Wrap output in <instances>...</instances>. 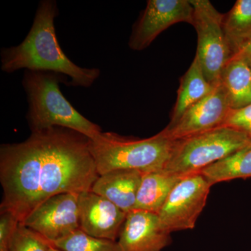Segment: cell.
Here are the masks:
<instances>
[{
  "label": "cell",
  "mask_w": 251,
  "mask_h": 251,
  "mask_svg": "<svg viewBox=\"0 0 251 251\" xmlns=\"http://www.w3.org/2000/svg\"><path fill=\"white\" fill-rule=\"evenodd\" d=\"M158 214L133 209L127 213L119 236L122 251H161L172 242Z\"/></svg>",
  "instance_id": "7c38bea8"
},
{
  "label": "cell",
  "mask_w": 251,
  "mask_h": 251,
  "mask_svg": "<svg viewBox=\"0 0 251 251\" xmlns=\"http://www.w3.org/2000/svg\"><path fill=\"white\" fill-rule=\"evenodd\" d=\"M52 247V243L40 234L19 223L13 235L9 251H49Z\"/></svg>",
  "instance_id": "ffe728a7"
},
{
  "label": "cell",
  "mask_w": 251,
  "mask_h": 251,
  "mask_svg": "<svg viewBox=\"0 0 251 251\" xmlns=\"http://www.w3.org/2000/svg\"><path fill=\"white\" fill-rule=\"evenodd\" d=\"M211 186L201 173L182 176L158 213L163 227L170 233L194 228Z\"/></svg>",
  "instance_id": "52a82bcc"
},
{
  "label": "cell",
  "mask_w": 251,
  "mask_h": 251,
  "mask_svg": "<svg viewBox=\"0 0 251 251\" xmlns=\"http://www.w3.org/2000/svg\"><path fill=\"white\" fill-rule=\"evenodd\" d=\"M251 139L232 127L217 128L175 140L171 158L164 171L182 176L201 171L246 148Z\"/></svg>",
  "instance_id": "5b68a950"
},
{
  "label": "cell",
  "mask_w": 251,
  "mask_h": 251,
  "mask_svg": "<svg viewBox=\"0 0 251 251\" xmlns=\"http://www.w3.org/2000/svg\"><path fill=\"white\" fill-rule=\"evenodd\" d=\"M52 245L62 251H122L117 242L92 237L81 229Z\"/></svg>",
  "instance_id": "d6986e66"
},
{
  "label": "cell",
  "mask_w": 251,
  "mask_h": 251,
  "mask_svg": "<svg viewBox=\"0 0 251 251\" xmlns=\"http://www.w3.org/2000/svg\"><path fill=\"white\" fill-rule=\"evenodd\" d=\"M181 178L164 170L143 173L134 209L158 214Z\"/></svg>",
  "instance_id": "9a60e30c"
},
{
  "label": "cell",
  "mask_w": 251,
  "mask_h": 251,
  "mask_svg": "<svg viewBox=\"0 0 251 251\" xmlns=\"http://www.w3.org/2000/svg\"><path fill=\"white\" fill-rule=\"evenodd\" d=\"M78 196L61 193L49 198L22 224L53 244L80 229Z\"/></svg>",
  "instance_id": "9c48e42d"
},
{
  "label": "cell",
  "mask_w": 251,
  "mask_h": 251,
  "mask_svg": "<svg viewBox=\"0 0 251 251\" xmlns=\"http://www.w3.org/2000/svg\"><path fill=\"white\" fill-rule=\"evenodd\" d=\"M67 77L53 72L25 71L23 86L27 94V120L31 132L59 126L78 132L90 139L101 133L99 125L77 112L61 92Z\"/></svg>",
  "instance_id": "3957f363"
},
{
  "label": "cell",
  "mask_w": 251,
  "mask_h": 251,
  "mask_svg": "<svg viewBox=\"0 0 251 251\" xmlns=\"http://www.w3.org/2000/svg\"><path fill=\"white\" fill-rule=\"evenodd\" d=\"M224 126L235 128L251 139V104L237 110L232 109Z\"/></svg>",
  "instance_id": "44dd1931"
},
{
  "label": "cell",
  "mask_w": 251,
  "mask_h": 251,
  "mask_svg": "<svg viewBox=\"0 0 251 251\" xmlns=\"http://www.w3.org/2000/svg\"><path fill=\"white\" fill-rule=\"evenodd\" d=\"M224 29L232 56L251 39V0H238L224 14Z\"/></svg>",
  "instance_id": "ac0fdd59"
},
{
  "label": "cell",
  "mask_w": 251,
  "mask_h": 251,
  "mask_svg": "<svg viewBox=\"0 0 251 251\" xmlns=\"http://www.w3.org/2000/svg\"><path fill=\"white\" fill-rule=\"evenodd\" d=\"M236 55L242 58L251 68V39Z\"/></svg>",
  "instance_id": "603a6c76"
},
{
  "label": "cell",
  "mask_w": 251,
  "mask_h": 251,
  "mask_svg": "<svg viewBox=\"0 0 251 251\" xmlns=\"http://www.w3.org/2000/svg\"><path fill=\"white\" fill-rule=\"evenodd\" d=\"M99 176L90 138L59 126L31 132L25 141L0 147V213L23 223L49 198L91 191Z\"/></svg>",
  "instance_id": "6da1fadb"
},
{
  "label": "cell",
  "mask_w": 251,
  "mask_h": 251,
  "mask_svg": "<svg viewBox=\"0 0 251 251\" xmlns=\"http://www.w3.org/2000/svg\"><path fill=\"white\" fill-rule=\"evenodd\" d=\"M19 224L9 213H0V251H9L15 230Z\"/></svg>",
  "instance_id": "7402d4cb"
},
{
  "label": "cell",
  "mask_w": 251,
  "mask_h": 251,
  "mask_svg": "<svg viewBox=\"0 0 251 251\" xmlns=\"http://www.w3.org/2000/svg\"><path fill=\"white\" fill-rule=\"evenodd\" d=\"M49 251H62L59 250V249H57V248L52 247V248H51L50 249Z\"/></svg>",
  "instance_id": "cb8c5ba5"
},
{
  "label": "cell",
  "mask_w": 251,
  "mask_h": 251,
  "mask_svg": "<svg viewBox=\"0 0 251 251\" xmlns=\"http://www.w3.org/2000/svg\"><path fill=\"white\" fill-rule=\"evenodd\" d=\"M193 7L192 25L198 34V57L206 80L216 86L221 82L226 64L233 57L224 29V14L209 0H190Z\"/></svg>",
  "instance_id": "8992f818"
},
{
  "label": "cell",
  "mask_w": 251,
  "mask_h": 251,
  "mask_svg": "<svg viewBox=\"0 0 251 251\" xmlns=\"http://www.w3.org/2000/svg\"><path fill=\"white\" fill-rule=\"evenodd\" d=\"M232 110L228 95L221 82L210 94L185 112L173 126L164 130L176 140L224 126Z\"/></svg>",
  "instance_id": "30bf717a"
},
{
  "label": "cell",
  "mask_w": 251,
  "mask_h": 251,
  "mask_svg": "<svg viewBox=\"0 0 251 251\" xmlns=\"http://www.w3.org/2000/svg\"><path fill=\"white\" fill-rule=\"evenodd\" d=\"M213 186L218 183L251 178V144L201 171Z\"/></svg>",
  "instance_id": "e0dca14e"
},
{
  "label": "cell",
  "mask_w": 251,
  "mask_h": 251,
  "mask_svg": "<svg viewBox=\"0 0 251 251\" xmlns=\"http://www.w3.org/2000/svg\"><path fill=\"white\" fill-rule=\"evenodd\" d=\"M174 143L164 129L145 139L102 131L90 139V150L99 175L115 170L148 173L164 169Z\"/></svg>",
  "instance_id": "277c9868"
},
{
  "label": "cell",
  "mask_w": 251,
  "mask_h": 251,
  "mask_svg": "<svg viewBox=\"0 0 251 251\" xmlns=\"http://www.w3.org/2000/svg\"><path fill=\"white\" fill-rule=\"evenodd\" d=\"M214 87L215 86L211 85L206 80L199 60L196 56L191 67L180 80L177 98L168 126L175 125L185 112L210 94Z\"/></svg>",
  "instance_id": "5bb4252c"
},
{
  "label": "cell",
  "mask_w": 251,
  "mask_h": 251,
  "mask_svg": "<svg viewBox=\"0 0 251 251\" xmlns=\"http://www.w3.org/2000/svg\"><path fill=\"white\" fill-rule=\"evenodd\" d=\"M78 206L81 230L92 237L117 242L126 213L92 191L79 194Z\"/></svg>",
  "instance_id": "8fae6325"
},
{
  "label": "cell",
  "mask_w": 251,
  "mask_h": 251,
  "mask_svg": "<svg viewBox=\"0 0 251 251\" xmlns=\"http://www.w3.org/2000/svg\"><path fill=\"white\" fill-rule=\"evenodd\" d=\"M221 82L228 95L232 110L251 104V68L238 56L226 64Z\"/></svg>",
  "instance_id": "2e32d148"
},
{
  "label": "cell",
  "mask_w": 251,
  "mask_h": 251,
  "mask_svg": "<svg viewBox=\"0 0 251 251\" xmlns=\"http://www.w3.org/2000/svg\"><path fill=\"white\" fill-rule=\"evenodd\" d=\"M57 15L55 1H41L25 39L18 46L1 49V71L8 74L23 69L53 72L69 77L70 87H90L98 79L100 70L79 67L66 55L56 35Z\"/></svg>",
  "instance_id": "7a4b0ae2"
},
{
  "label": "cell",
  "mask_w": 251,
  "mask_h": 251,
  "mask_svg": "<svg viewBox=\"0 0 251 251\" xmlns=\"http://www.w3.org/2000/svg\"><path fill=\"white\" fill-rule=\"evenodd\" d=\"M143 172L115 170L99 175L91 191L108 199L125 213L135 209Z\"/></svg>",
  "instance_id": "4fadbf2b"
},
{
  "label": "cell",
  "mask_w": 251,
  "mask_h": 251,
  "mask_svg": "<svg viewBox=\"0 0 251 251\" xmlns=\"http://www.w3.org/2000/svg\"><path fill=\"white\" fill-rule=\"evenodd\" d=\"M193 21V7L190 0H149L133 25L128 45L133 50H143L173 25H192Z\"/></svg>",
  "instance_id": "ba28073f"
}]
</instances>
